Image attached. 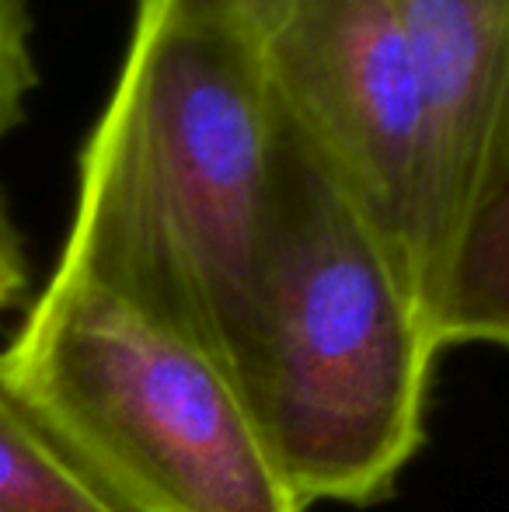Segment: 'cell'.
<instances>
[{
	"label": "cell",
	"mask_w": 509,
	"mask_h": 512,
	"mask_svg": "<svg viewBox=\"0 0 509 512\" xmlns=\"http://www.w3.org/2000/svg\"><path fill=\"white\" fill-rule=\"evenodd\" d=\"M258 49L283 133L367 223L422 310L426 98L401 4L290 0Z\"/></svg>",
	"instance_id": "277c9868"
},
{
	"label": "cell",
	"mask_w": 509,
	"mask_h": 512,
	"mask_svg": "<svg viewBox=\"0 0 509 512\" xmlns=\"http://www.w3.org/2000/svg\"><path fill=\"white\" fill-rule=\"evenodd\" d=\"M0 512H119L0 373Z\"/></svg>",
	"instance_id": "52a82bcc"
},
{
	"label": "cell",
	"mask_w": 509,
	"mask_h": 512,
	"mask_svg": "<svg viewBox=\"0 0 509 512\" xmlns=\"http://www.w3.org/2000/svg\"><path fill=\"white\" fill-rule=\"evenodd\" d=\"M429 331L436 349H509V150L464 220Z\"/></svg>",
	"instance_id": "8992f818"
},
{
	"label": "cell",
	"mask_w": 509,
	"mask_h": 512,
	"mask_svg": "<svg viewBox=\"0 0 509 512\" xmlns=\"http://www.w3.org/2000/svg\"><path fill=\"white\" fill-rule=\"evenodd\" d=\"M39 81L32 53V18L25 0H0V140L25 122Z\"/></svg>",
	"instance_id": "ba28073f"
},
{
	"label": "cell",
	"mask_w": 509,
	"mask_h": 512,
	"mask_svg": "<svg viewBox=\"0 0 509 512\" xmlns=\"http://www.w3.org/2000/svg\"><path fill=\"white\" fill-rule=\"evenodd\" d=\"M143 4L189 21H210V25L238 28V32L262 39L272 28V21L290 7V0H143Z\"/></svg>",
	"instance_id": "9c48e42d"
},
{
	"label": "cell",
	"mask_w": 509,
	"mask_h": 512,
	"mask_svg": "<svg viewBox=\"0 0 509 512\" xmlns=\"http://www.w3.org/2000/svg\"><path fill=\"white\" fill-rule=\"evenodd\" d=\"M426 98L422 314L509 150V0H398ZM433 335V331H429Z\"/></svg>",
	"instance_id": "5b68a950"
},
{
	"label": "cell",
	"mask_w": 509,
	"mask_h": 512,
	"mask_svg": "<svg viewBox=\"0 0 509 512\" xmlns=\"http://www.w3.org/2000/svg\"><path fill=\"white\" fill-rule=\"evenodd\" d=\"M436 352L381 241L286 136L241 391L304 506L391 499L426 439Z\"/></svg>",
	"instance_id": "7a4b0ae2"
},
{
	"label": "cell",
	"mask_w": 509,
	"mask_h": 512,
	"mask_svg": "<svg viewBox=\"0 0 509 512\" xmlns=\"http://www.w3.org/2000/svg\"><path fill=\"white\" fill-rule=\"evenodd\" d=\"M28 290V258L21 234L11 220L4 196H0V314L11 310Z\"/></svg>",
	"instance_id": "30bf717a"
},
{
	"label": "cell",
	"mask_w": 509,
	"mask_h": 512,
	"mask_svg": "<svg viewBox=\"0 0 509 512\" xmlns=\"http://www.w3.org/2000/svg\"><path fill=\"white\" fill-rule=\"evenodd\" d=\"M258 42L136 0L56 265L196 342L238 384L286 161Z\"/></svg>",
	"instance_id": "6da1fadb"
},
{
	"label": "cell",
	"mask_w": 509,
	"mask_h": 512,
	"mask_svg": "<svg viewBox=\"0 0 509 512\" xmlns=\"http://www.w3.org/2000/svg\"><path fill=\"white\" fill-rule=\"evenodd\" d=\"M0 373L119 512H307L238 380L98 286L53 272Z\"/></svg>",
	"instance_id": "3957f363"
}]
</instances>
